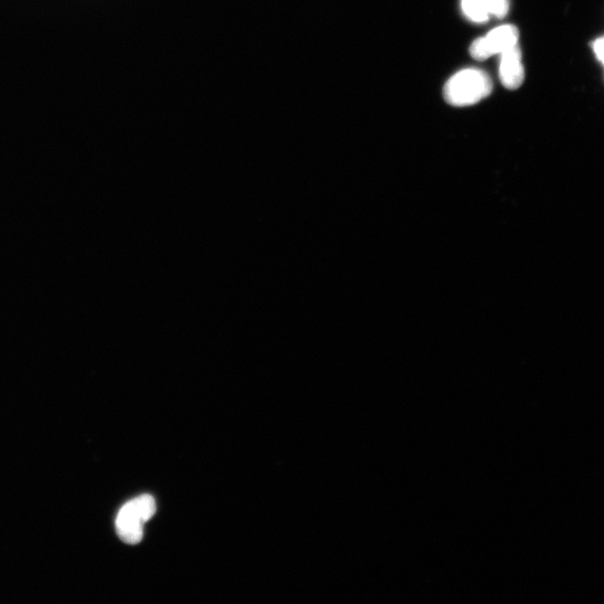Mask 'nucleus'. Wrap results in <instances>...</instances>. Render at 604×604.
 Segmentation results:
<instances>
[{"label": "nucleus", "mask_w": 604, "mask_h": 604, "mask_svg": "<svg viewBox=\"0 0 604 604\" xmlns=\"http://www.w3.org/2000/svg\"><path fill=\"white\" fill-rule=\"evenodd\" d=\"M493 88V81L485 71L466 69L449 79L443 94L449 105L468 107L486 99Z\"/></svg>", "instance_id": "1"}, {"label": "nucleus", "mask_w": 604, "mask_h": 604, "mask_svg": "<svg viewBox=\"0 0 604 604\" xmlns=\"http://www.w3.org/2000/svg\"><path fill=\"white\" fill-rule=\"evenodd\" d=\"M156 513L154 497L144 495L130 500L116 519L117 533L122 541L135 545L144 537V524Z\"/></svg>", "instance_id": "2"}, {"label": "nucleus", "mask_w": 604, "mask_h": 604, "mask_svg": "<svg viewBox=\"0 0 604 604\" xmlns=\"http://www.w3.org/2000/svg\"><path fill=\"white\" fill-rule=\"evenodd\" d=\"M519 32L514 25H503L494 28L486 36L480 37L471 44L469 53L475 60L485 61L490 56L502 54L518 45Z\"/></svg>", "instance_id": "3"}, {"label": "nucleus", "mask_w": 604, "mask_h": 604, "mask_svg": "<svg viewBox=\"0 0 604 604\" xmlns=\"http://www.w3.org/2000/svg\"><path fill=\"white\" fill-rule=\"evenodd\" d=\"M522 51L519 46L500 54L499 78L508 90L522 87L525 79Z\"/></svg>", "instance_id": "4"}, {"label": "nucleus", "mask_w": 604, "mask_h": 604, "mask_svg": "<svg viewBox=\"0 0 604 604\" xmlns=\"http://www.w3.org/2000/svg\"><path fill=\"white\" fill-rule=\"evenodd\" d=\"M462 13L469 21L485 23L489 18H504L509 11L508 0H461Z\"/></svg>", "instance_id": "5"}, {"label": "nucleus", "mask_w": 604, "mask_h": 604, "mask_svg": "<svg viewBox=\"0 0 604 604\" xmlns=\"http://www.w3.org/2000/svg\"><path fill=\"white\" fill-rule=\"evenodd\" d=\"M594 52H596L598 59L604 64V37L594 43Z\"/></svg>", "instance_id": "6"}]
</instances>
